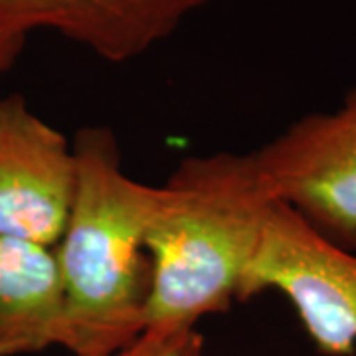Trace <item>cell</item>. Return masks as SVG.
<instances>
[{"mask_svg":"<svg viewBox=\"0 0 356 356\" xmlns=\"http://www.w3.org/2000/svg\"><path fill=\"white\" fill-rule=\"evenodd\" d=\"M113 356H206L198 329L145 331L133 344Z\"/></svg>","mask_w":356,"mask_h":356,"instance_id":"obj_8","label":"cell"},{"mask_svg":"<svg viewBox=\"0 0 356 356\" xmlns=\"http://www.w3.org/2000/svg\"><path fill=\"white\" fill-rule=\"evenodd\" d=\"M252 154L271 200L356 252V83L339 107L303 115Z\"/></svg>","mask_w":356,"mask_h":356,"instance_id":"obj_4","label":"cell"},{"mask_svg":"<svg viewBox=\"0 0 356 356\" xmlns=\"http://www.w3.org/2000/svg\"><path fill=\"white\" fill-rule=\"evenodd\" d=\"M147 234L151 297L145 331L196 329L240 303L273 200L252 153L194 154L163 184Z\"/></svg>","mask_w":356,"mask_h":356,"instance_id":"obj_2","label":"cell"},{"mask_svg":"<svg viewBox=\"0 0 356 356\" xmlns=\"http://www.w3.org/2000/svg\"><path fill=\"white\" fill-rule=\"evenodd\" d=\"M76 186L56 257L65 295L62 348L113 356L145 332L151 297L147 234L165 188L131 178L109 127H81L72 139Z\"/></svg>","mask_w":356,"mask_h":356,"instance_id":"obj_1","label":"cell"},{"mask_svg":"<svg viewBox=\"0 0 356 356\" xmlns=\"http://www.w3.org/2000/svg\"><path fill=\"white\" fill-rule=\"evenodd\" d=\"M74 186L72 140L34 113L24 95L0 97V236L56 248Z\"/></svg>","mask_w":356,"mask_h":356,"instance_id":"obj_5","label":"cell"},{"mask_svg":"<svg viewBox=\"0 0 356 356\" xmlns=\"http://www.w3.org/2000/svg\"><path fill=\"white\" fill-rule=\"evenodd\" d=\"M64 327L65 295L56 248L0 236V356L62 348Z\"/></svg>","mask_w":356,"mask_h":356,"instance_id":"obj_7","label":"cell"},{"mask_svg":"<svg viewBox=\"0 0 356 356\" xmlns=\"http://www.w3.org/2000/svg\"><path fill=\"white\" fill-rule=\"evenodd\" d=\"M280 291L323 356L356 350V252L323 238L287 204L273 200L240 303Z\"/></svg>","mask_w":356,"mask_h":356,"instance_id":"obj_3","label":"cell"},{"mask_svg":"<svg viewBox=\"0 0 356 356\" xmlns=\"http://www.w3.org/2000/svg\"><path fill=\"white\" fill-rule=\"evenodd\" d=\"M214 2L220 0H0V30L28 38L50 28L102 60L125 64Z\"/></svg>","mask_w":356,"mask_h":356,"instance_id":"obj_6","label":"cell"},{"mask_svg":"<svg viewBox=\"0 0 356 356\" xmlns=\"http://www.w3.org/2000/svg\"><path fill=\"white\" fill-rule=\"evenodd\" d=\"M24 46L26 36H16L0 30V74L8 72L16 64V60L24 51Z\"/></svg>","mask_w":356,"mask_h":356,"instance_id":"obj_9","label":"cell"}]
</instances>
